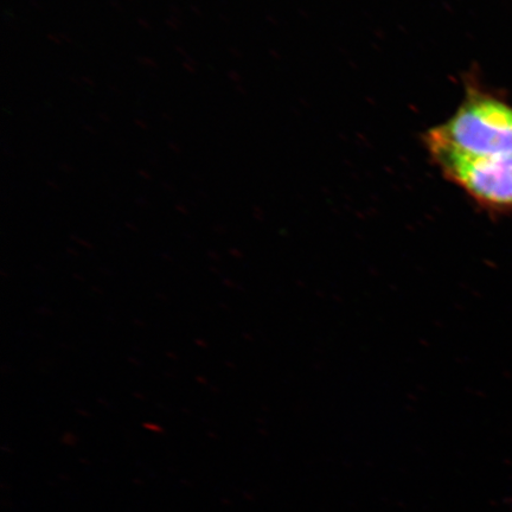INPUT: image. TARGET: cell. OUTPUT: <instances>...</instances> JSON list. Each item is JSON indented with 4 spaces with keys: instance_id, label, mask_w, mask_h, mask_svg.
I'll use <instances>...</instances> for the list:
<instances>
[{
    "instance_id": "2",
    "label": "cell",
    "mask_w": 512,
    "mask_h": 512,
    "mask_svg": "<svg viewBox=\"0 0 512 512\" xmlns=\"http://www.w3.org/2000/svg\"><path fill=\"white\" fill-rule=\"evenodd\" d=\"M447 179L491 213H512V155L472 158L433 155Z\"/></svg>"
},
{
    "instance_id": "1",
    "label": "cell",
    "mask_w": 512,
    "mask_h": 512,
    "mask_svg": "<svg viewBox=\"0 0 512 512\" xmlns=\"http://www.w3.org/2000/svg\"><path fill=\"white\" fill-rule=\"evenodd\" d=\"M432 156L438 153L486 158L512 155V107L472 91L446 124L427 133Z\"/></svg>"
}]
</instances>
